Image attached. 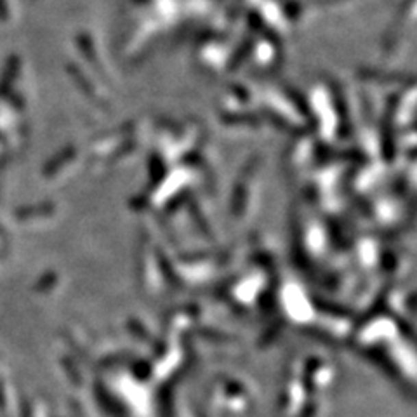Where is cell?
<instances>
[{
	"instance_id": "obj_1",
	"label": "cell",
	"mask_w": 417,
	"mask_h": 417,
	"mask_svg": "<svg viewBox=\"0 0 417 417\" xmlns=\"http://www.w3.org/2000/svg\"><path fill=\"white\" fill-rule=\"evenodd\" d=\"M8 4H5V0H0V19H8Z\"/></svg>"
}]
</instances>
